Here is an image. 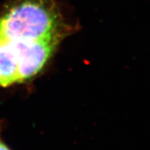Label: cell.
Returning <instances> with one entry per match:
<instances>
[{"instance_id": "6da1fadb", "label": "cell", "mask_w": 150, "mask_h": 150, "mask_svg": "<svg viewBox=\"0 0 150 150\" xmlns=\"http://www.w3.org/2000/svg\"><path fill=\"white\" fill-rule=\"evenodd\" d=\"M68 29L56 0H8L0 16V36L12 42H61Z\"/></svg>"}, {"instance_id": "7a4b0ae2", "label": "cell", "mask_w": 150, "mask_h": 150, "mask_svg": "<svg viewBox=\"0 0 150 150\" xmlns=\"http://www.w3.org/2000/svg\"><path fill=\"white\" fill-rule=\"evenodd\" d=\"M7 41L13 46L17 54L18 83L27 81L39 73L60 43L57 40Z\"/></svg>"}, {"instance_id": "3957f363", "label": "cell", "mask_w": 150, "mask_h": 150, "mask_svg": "<svg viewBox=\"0 0 150 150\" xmlns=\"http://www.w3.org/2000/svg\"><path fill=\"white\" fill-rule=\"evenodd\" d=\"M0 150H11V149L5 143L1 136V126H0Z\"/></svg>"}]
</instances>
